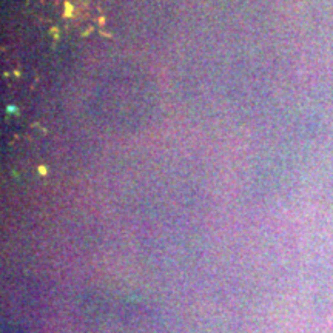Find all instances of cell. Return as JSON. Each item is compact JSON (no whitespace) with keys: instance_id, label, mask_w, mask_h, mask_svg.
<instances>
[{"instance_id":"cell-1","label":"cell","mask_w":333,"mask_h":333,"mask_svg":"<svg viewBox=\"0 0 333 333\" xmlns=\"http://www.w3.org/2000/svg\"><path fill=\"white\" fill-rule=\"evenodd\" d=\"M25 8L54 39L105 33V16L94 0H25Z\"/></svg>"}]
</instances>
